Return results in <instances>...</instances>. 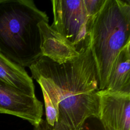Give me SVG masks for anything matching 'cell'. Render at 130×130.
<instances>
[{"mask_svg": "<svg viewBox=\"0 0 130 130\" xmlns=\"http://www.w3.org/2000/svg\"><path fill=\"white\" fill-rule=\"evenodd\" d=\"M79 55L62 64L42 56L29 67L52 84L57 94L56 130H81L85 121L99 118V77L89 36L79 48Z\"/></svg>", "mask_w": 130, "mask_h": 130, "instance_id": "cell-1", "label": "cell"}, {"mask_svg": "<svg viewBox=\"0 0 130 130\" xmlns=\"http://www.w3.org/2000/svg\"><path fill=\"white\" fill-rule=\"evenodd\" d=\"M49 18L32 0H0V52L29 67L42 56L38 27Z\"/></svg>", "mask_w": 130, "mask_h": 130, "instance_id": "cell-2", "label": "cell"}, {"mask_svg": "<svg viewBox=\"0 0 130 130\" xmlns=\"http://www.w3.org/2000/svg\"><path fill=\"white\" fill-rule=\"evenodd\" d=\"M89 36L102 90L117 56L130 43V1L105 0L91 20Z\"/></svg>", "mask_w": 130, "mask_h": 130, "instance_id": "cell-3", "label": "cell"}, {"mask_svg": "<svg viewBox=\"0 0 130 130\" xmlns=\"http://www.w3.org/2000/svg\"><path fill=\"white\" fill-rule=\"evenodd\" d=\"M105 0H52L53 22L51 27L78 50L89 36L93 17Z\"/></svg>", "mask_w": 130, "mask_h": 130, "instance_id": "cell-4", "label": "cell"}, {"mask_svg": "<svg viewBox=\"0 0 130 130\" xmlns=\"http://www.w3.org/2000/svg\"><path fill=\"white\" fill-rule=\"evenodd\" d=\"M0 113L18 117L34 126L42 119L43 104L36 96L28 95L0 80Z\"/></svg>", "mask_w": 130, "mask_h": 130, "instance_id": "cell-5", "label": "cell"}, {"mask_svg": "<svg viewBox=\"0 0 130 130\" xmlns=\"http://www.w3.org/2000/svg\"><path fill=\"white\" fill-rule=\"evenodd\" d=\"M98 119L105 130H130V93L99 90Z\"/></svg>", "mask_w": 130, "mask_h": 130, "instance_id": "cell-6", "label": "cell"}, {"mask_svg": "<svg viewBox=\"0 0 130 130\" xmlns=\"http://www.w3.org/2000/svg\"><path fill=\"white\" fill-rule=\"evenodd\" d=\"M43 21L38 24L42 56L58 64L73 60L79 55V50L68 39Z\"/></svg>", "mask_w": 130, "mask_h": 130, "instance_id": "cell-7", "label": "cell"}, {"mask_svg": "<svg viewBox=\"0 0 130 130\" xmlns=\"http://www.w3.org/2000/svg\"><path fill=\"white\" fill-rule=\"evenodd\" d=\"M130 43L119 52L111 68L105 90L130 93Z\"/></svg>", "mask_w": 130, "mask_h": 130, "instance_id": "cell-8", "label": "cell"}, {"mask_svg": "<svg viewBox=\"0 0 130 130\" xmlns=\"http://www.w3.org/2000/svg\"><path fill=\"white\" fill-rule=\"evenodd\" d=\"M0 80L30 96H36L32 79L24 68L0 52Z\"/></svg>", "mask_w": 130, "mask_h": 130, "instance_id": "cell-9", "label": "cell"}, {"mask_svg": "<svg viewBox=\"0 0 130 130\" xmlns=\"http://www.w3.org/2000/svg\"><path fill=\"white\" fill-rule=\"evenodd\" d=\"M31 78L39 84L42 91L45 104L46 120L52 126L56 123L58 115V99L56 92L52 84L44 77L31 73Z\"/></svg>", "mask_w": 130, "mask_h": 130, "instance_id": "cell-10", "label": "cell"}, {"mask_svg": "<svg viewBox=\"0 0 130 130\" xmlns=\"http://www.w3.org/2000/svg\"><path fill=\"white\" fill-rule=\"evenodd\" d=\"M33 130H52L54 126L49 125L46 120L42 119L40 122L37 125L34 126Z\"/></svg>", "mask_w": 130, "mask_h": 130, "instance_id": "cell-11", "label": "cell"}, {"mask_svg": "<svg viewBox=\"0 0 130 130\" xmlns=\"http://www.w3.org/2000/svg\"><path fill=\"white\" fill-rule=\"evenodd\" d=\"M52 130H56V129H55V128H54H54H53V129H52Z\"/></svg>", "mask_w": 130, "mask_h": 130, "instance_id": "cell-12", "label": "cell"}, {"mask_svg": "<svg viewBox=\"0 0 130 130\" xmlns=\"http://www.w3.org/2000/svg\"><path fill=\"white\" fill-rule=\"evenodd\" d=\"M81 130H85V129H84V128H82V129H81Z\"/></svg>", "mask_w": 130, "mask_h": 130, "instance_id": "cell-13", "label": "cell"}]
</instances>
